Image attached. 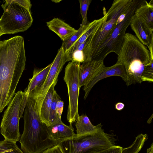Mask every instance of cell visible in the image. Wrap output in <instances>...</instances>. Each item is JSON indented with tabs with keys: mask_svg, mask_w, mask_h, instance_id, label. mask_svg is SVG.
Segmentation results:
<instances>
[{
	"mask_svg": "<svg viewBox=\"0 0 153 153\" xmlns=\"http://www.w3.org/2000/svg\"><path fill=\"white\" fill-rule=\"evenodd\" d=\"M26 62L23 37L0 40V113L14 96Z\"/></svg>",
	"mask_w": 153,
	"mask_h": 153,
	"instance_id": "obj_1",
	"label": "cell"
},
{
	"mask_svg": "<svg viewBox=\"0 0 153 153\" xmlns=\"http://www.w3.org/2000/svg\"><path fill=\"white\" fill-rule=\"evenodd\" d=\"M116 63L123 65L128 86L143 82L153 81V59L146 46L135 36L127 33L117 55Z\"/></svg>",
	"mask_w": 153,
	"mask_h": 153,
	"instance_id": "obj_2",
	"label": "cell"
},
{
	"mask_svg": "<svg viewBox=\"0 0 153 153\" xmlns=\"http://www.w3.org/2000/svg\"><path fill=\"white\" fill-rule=\"evenodd\" d=\"M42 103L36 96L28 94L24 111V130L19 140L24 153H41L57 145L48 126L41 120L40 111Z\"/></svg>",
	"mask_w": 153,
	"mask_h": 153,
	"instance_id": "obj_3",
	"label": "cell"
},
{
	"mask_svg": "<svg viewBox=\"0 0 153 153\" xmlns=\"http://www.w3.org/2000/svg\"><path fill=\"white\" fill-rule=\"evenodd\" d=\"M28 96L20 90L15 93L7 105L0 125V133L4 139L16 143L19 141V122L23 117Z\"/></svg>",
	"mask_w": 153,
	"mask_h": 153,
	"instance_id": "obj_4",
	"label": "cell"
},
{
	"mask_svg": "<svg viewBox=\"0 0 153 153\" xmlns=\"http://www.w3.org/2000/svg\"><path fill=\"white\" fill-rule=\"evenodd\" d=\"M4 1L1 5L4 12L0 18V29L2 34L23 32L29 29L33 21L30 10L13 0Z\"/></svg>",
	"mask_w": 153,
	"mask_h": 153,
	"instance_id": "obj_5",
	"label": "cell"
},
{
	"mask_svg": "<svg viewBox=\"0 0 153 153\" xmlns=\"http://www.w3.org/2000/svg\"><path fill=\"white\" fill-rule=\"evenodd\" d=\"M145 0H133L127 11L124 19L117 25L109 37L99 47L91 56V60H104L110 53L118 55L122 47L124 37L130 25L136 9L145 2Z\"/></svg>",
	"mask_w": 153,
	"mask_h": 153,
	"instance_id": "obj_6",
	"label": "cell"
},
{
	"mask_svg": "<svg viewBox=\"0 0 153 153\" xmlns=\"http://www.w3.org/2000/svg\"><path fill=\"white\" fill-rule=\"evenodd\" d=\"M75 135L57 143L62 153H88L95 149L114 146L117 140L113 133H106L102 128L93 135L78 137Z\"/></svg>",
	"mask_w": 153,
	"mask_h": 153,
	"instance_id": "obj_7",
	"label": "cell"
},
{
	"mask_svg": "<svg viewBox=\"0 0 153 153\" xmlns=\"http://www.w3.org/2000/svg\"><path fill=\"white\" fill-rule=\"evenodd\" d=\"M133 0H116L106 13L107 19L100 29L91 36L88 44L91 58L99 47L109 37L120 15L128 9Z\"/></svg>",
	"mask_w": 153,
	"mask_h": 153,
	"instance_id": "obj_8",
	"label": "cell"
},
{
	"mask_svg": "<svg viewBox=\"0 0 153 153\" xmlns=\"http://www.w3.org/2000/svg\"><path fill=\"white\" fill-rule=\"evenodd\" d=\"M80 67V63L71 61L65 68L63 79L67 87L69 100L67 119L71 124L79 116L78 104Z\"/></svg>",
	"mask_w": 153,
	"mask_h": 153,
	"instance_id": "obj_9",
	"label": "cell"
},
{
	"mask_svg": "<svg viewBox=\"0 0 153 153\" xmlns=\"http://www.w3.org/2000/svg\"><path fill=\"white\" fill-rule=\"evenodd\" d=\"M67 62L62 47L58 50L46 79L41 88L37 91L31 92L36 96L44 99L46 93L53 84L58 81V76L64 65Z\"/></svg>",
	"mask_w": 153,
	"mask_h": 153,
	"instance_id": "obj_10",
	"label": "cell"
},
{
	"mask_svg": "<svg viewBox=\"0 0 153 153\" xmlns=\"http://www.w3.org/2000/svg\"><path fill=\"white\" fill-rule=\"evenodd\" d=\"M104 60H92L81 65L79 88L87 85L105 68Z\"/></svg>",
	"mask_w": 153,
	"mask_h": 153,
	"instance_id": "obj_11",
	"label": "cell"
},
{
	"mask_svg": "<svg viewBox=\"0 0 153 153\" xmlns=\"http://www.w3.org/2000/svg\"><path fill=\"white\" fill-rule=\"evenodd\" d=\"M113 76H120L125 82H126V75L125 68L123 65L116 63L112 66L106 67L103 70L87 85L84 86L83 90L85 92L84 99H85L87 97L92 88L99 81L106 78Z\"/></svg>",
	"mask_w": 153,
	"mask_h": 153,
	"instance_id": "obj_12",
	"label": "cell"
},
{
	"mask_svg": "<svg viewBox=\"0 0 153 153\" xmlns=\"http://www.w3.org/2000/svg\"><path fill=\"white\" fill-rule=\"evenodd\" d=\"M103 16L100 18L95 19L88 24V26L79 39L65 54L67 62L71 61L73 52L88 37L99 31L105 23L107 19L106 12H104Z\"/></svg>",
	"mask_w": 153,
	"mask_h": 153,
	"instance_id": "obj_13",
	"label": "cell"
},
{
	"mask_svg": "<svg viewBox=\"0 0 153 153\" xmlns=\"http://www.w3.org/2000/svg\"><path fill=\"white\" fill-rule=\"evenodd\" d=\"M135 36L144 45L148 46L153 41V29L134 15L130 25Z\"/></svg>",
	"mask_w": 153,
	"mask_h": 153,
	"instance_id": "obj_14",
	"label": "cell"
},
{
	"mask_svg": "<svg viewBox=\"0 0 153 153\" xmlns=\"http://www.w3.org/2000/svg\"><path fill=\"white\" fill-rule=\"evenodd\" d=\"M48 127L52 137L57 143L73 138L76 134L72 124L66 125L61 120Z\"/></svg>",
	"mask_w": 153,
	"mask_h": 153,
	"instance_id": "obj_15",
	"label": "cell"
},
{
	"mask_svg": "<svg viewBox=\"0 0 153 153\" xmlns=\"http://www.w3.org/2000/svg\"><path fill=\"white\" fill-rule=\"evenodd\" d=\"M48 28L57 34L61 39L64 41L77 31L61 19L54 18L46 22Z\"/></svg>",
	"mask_w": 153,
	"mask_h": 153,
	"instance_id": "obj_16",
	"label": "cell"
},
{
	"mask_svg": "<svg viewBox=\"0 0 153 153\" xmlns=\"http://www.w3.org/2000/svg\"><path fill=\"white\" fill-rule=\"evenodd\" d=\"M76 121V134L75 136L77 137L93 135L102 127L101 123L96 126L93 125L86 115L79 116Z\"/></svg>",
	"mask_w": 153,
	"mask_h": 153,
	"instance_id": "obj_17",
	"label": "cell"
},
{
	"mask_svg": "<svg viewBox=\"0 0 153 153\" xmlns=\"http://www.w3.org/2000/svg\"><path fill=\"white\" fill-rule=\"evenodd\" d=\"M52 65V63L45 68H35L33 71V75L27 87L24 92L28 95L31 92L37 91L39 90L45 81Z\"/></svg>",
	"mask_w": 153,
	"mask_h": 153,
	"instance_id": "obj_18",
	"label": "cell"
},
{
	"mask_svg": "<svg viewBox=\"0 0 153 153\" xmlns=\"http://www.w3.org/2000/svg\"><path fill=\"white\" fill-rule=\"evenodd\" d=\"M134 15L146 23L149 27L153 29V1L145 2L136 10Z\"/></svg>",
	"mask_w": 153,
	"mask_h": 153,
	"instance_id": "obj_19",
	"label": "cell"
},
{
	"mask_svg": "<svg viewBox=\"0 0 153 153\" xmlns=\"http://www.w3.org/2000/svg\"><path fill=\"white\" fill-rule=\"evenodd\" d=\"M57 82L50 87L44 98L40 111V117L42 122L47 126H49V117L52 99L55 91L54 87Z\"/></svg>",
	"mask_w": 153,
	"mask_h": 153,
	"instance_id": "obj_20",
	"label": "cell"
},
{
	"mask_svg": "<svg viewBox=\"0 0 153 153\" xmlns=\"http://www.w3.org/2000/svg\"><path fill=\"white\" fill-rule=\"evenodd\" d=\"M92 36L88 37L73 52L71 55V61L80 63L91 60L88 44Z\"/></svg>",
	"mask_w": 153,
	"mask_h": 153,
	"instance_id": "obj_21",
	"label": "cell"
},
{
	"mask_svg": "<svg viewBox=\"0 0 153 153\" xmlns=\"http://www.w3.org/2000/svg\"><path fill=\"white\" fill-rule=\"evenodd\" d=\"M147 139L146 134L138 135L133 143L129 147L123 149L121 153H139Z\"/></svg>",
	"mask_w": 153,
	"mask_h": 153,
	"instance_id": "obj_22",
	"label": "cell"
},
{
	"mask_svg": "<svg viewBox=\"0 0 153 153\" xmlns=\"http://www.w3.org/2000/svg\"><path fill=\"white\" fill-rule=\"evenodd\" d=\"M89 23L85 25H81L80 27L75 33L68 39L63 42L61 46L63 48L65 54L79 39L87 28Z\"/></svg>",
	"mask_w": 153,
	"mask_h": 153,
	"instance_id": "obj_23",
	"label": "cell"
},
{
	"mask_svg": "<svg viewBox=\"0 0 153 153\" xmlns=\"http://www.w3.org/2000/svg\"><path fill=\"white\" fill-rule=\"evenodd\" d=\"M60 99V96L55 90L50 111L49 126L54 124L61 120V119L58 117L56 110L57 103L58 100Z\"/></svg>",
	"mask_w": 153,
	"mask_h": 153,
	"instance_id": "obj_24",
	"label": "cell"
},
{
	"mask_svg": "<svg viewBox=\"0 0 153 153\" xmlns=\"http://www.w3.org/2000/svg\"><path fill=\"white\" fill-rule=\"evenodd\" d=\"M16 143L5 139L0 141V153H24Z\"/></svg>",
	"mask_w": 153,
	"mask_h": 153,
	"instance_id": "obj_25",
	"label": "cell"
},
{
	"mask_svg": "<svg viewBox=\"0 0 153 153\" xmlns=\"http://www.w3.org/2000/svg\"><path fill=\"white\" fill-rule=\"evenodd\" d=\"M80 12L82 18V25H85L89 23L88 21L87 13L91 0H79Z\"/></svg>",
	"mask_w": 153,
	"mask_h": 153,
	"instance_id": "obj_26",
	"label": "cell"
},
{
	"mask_svg": "<svg viewBox=\"0 0 153 153\" xmlns=\"http://www.w3.org/2000/svg\"><path fill=\"white\" fill-rule=\"evenodd\" d=\"M123 149L120 146L115 145L109 148L95 149L88 153H121Z\"/></svg>",
	"mask_w": 153,
	"mask_h": 153,
	"instance_id": "obj_27",
	"label": "cell"
},
{
	"mask_svg": "<svg viewBox=\"0 0 153 153\" xmlns=\"http://www.w3.org/2000/svg\"><path fill=\"white\" fill-rule=\"evenodd\" d=\"M13 1L22 7L30 10L32 4L29 0H13Z\"/></svg>",
	"mask_w": 153,
	"mask_h": 153,
	"instance_id": "obj_28",
	"label": "cell"
},
{
	"mask_svg": "<svg viewBox=\"0 0 153 153\" xmlns=\"http://www.w3.org/2000/svg\"><path fill=\"white\" fill-rule=\"evenodd\" d=\"M63 107L64 102L60 99L58 100L56 106V112L58 117L60 119H61Z\"/></svg>",
	"mask_w": 153,
	"mask_h": 153,
	"instance_id": "obj_29",
	"label": "cell"
},
{
	"mask_svg": "<svg viewBox=\"0 0 153 153\" xmlns=\"http://www.w3.org/2000/svg\"><path fill=\"white\" fill-rule=\"evenodd\" d=\"M41 153H62L61 149L58 144L45 150Z\"/></svg>",
	"mask_w": 153,
	"mask_h": 153,
	"instance_id": "obj_30",
	"label": "cell"
},
{
	"mask_svg": "<svg viewBox=\"0 0 153 153\" xmlns=\"http://www.w3.org/2000/svg\"><path fill=\"white\" fill-rule=\"evenodd\" d=\"M125 106L124 103L121 102H119L116 104L115 105V108L118 111H121L123 110Z\"/></svg>",
	"mask_w": 153,
	"mask_h": 153,
	"instance_id": "obj_31",
	"label": "cell"
},
{
	"mask_svg": "<svg viewBox=\"0 0 153 153\" xmlns=\"http://www.w3.org/2000/svg\"><path fill=\"white\" fill-rule=\"evenodd\" d=\"M150 52L151 58L153 59V41H152L150 45L148 46Z\"/></svg>",
	"mask_w": 153,
	"mask_h": 153,
	"instance_id": "obj_32",
	"label": "cell"
},
{
	"mask_svg": "<svg viewBox=\"0 0 153 153\" xmlns=\"http://www.w3.org/2000/svg\"><path fill=\"white\" fill-rule=\"evenodd\" d=\"M61 0H53L52 1H53L55 3H59L61 1Z\"/></svg>",
	"mask_w": 153,
	"mask_h": 153,
	"instance_id": "obj_33",
	"label": "cell"
},
{
	"mask_svg": "<svg viewBox=\"0 0 153 153\" xmlns=\"http://www.w3.org/2000/svg\"><path fill=\"white\" fill-rule=\"evenodd\" d=\"M3 35V34H2V33H1V32L0 29V36H1V35Z\"/></svg>",
	"mask_w": 153,
	"mask_h": 153,
	"instance_id": "obj_34",
	"label": "cell"
},
{
	"mask_svg": "<svg viewBox=\"0 0 153 153\" xmlns=\"http://www.w3.org/2000/svg\"><path fill=\"white\" fill-rule=\"evenodd\" d=\"M1 1H0V3H1Z\"/></svg>",
	"mask_w": 153,
	"mask_h": 153,
	"instance_id": "obj_35",
	"label": "cell"
}]
</instances>
